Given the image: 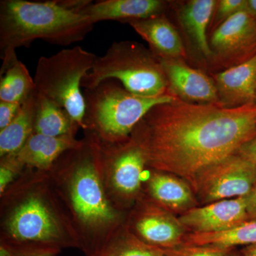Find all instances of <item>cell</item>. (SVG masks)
I'll use <instances>...</instances> for the list:
<instances>
[{
    "instance_id": "obj_21",
    "label": "cell",
    "mask_w": 256,
    "mask_h": 256,
    "mask_svg": "<svg viewBox=\"0 0 256 256\" xmlns=\"http://www.w3.org/2000/svg\"><path fill=\"white\" fill-rule=\"evenodd\" d=\"M37 96L35 90L22 104L12 122L0 130V158L18 152L33 134Z\"/></svg>"
},
{
    "instance_id": "obj_12",
    "label": "cell",
    "mask_w": 256,
    "mask_h": 256,
    "mask_svg": "<svg viewBox=\"0 0 256 256\" xmlns=\"http://www.w3.org/2000/svg\"><path fill=\"white\" fill-rule=\"evenodd\" d=\"M170 95L192 104H218L214 82L200 69L181 58H159Z\"/></svg>"
},
{
    "instance_id": "obj_1",
    "label": "cell",
    "mask_w": 256,
    "mask_h": 256,
    "mask_svg": "<svg viewBox=\"0 0 256 256\" xmlns=\"http://www.w3.org/2000/svg\"><path fill=\"white\" fill-rule=\"evenodd\" d=\"M256 132V104L228 108L175 98L153 107L131 137L144 152L148 168L190 185L207 166L236 154Z\"/></svg>"
},
{
    "instance_id": "obj_20",
    "label": "cell",
    "mask_w": 256,
    "mask_h": 256,
    "mask_svg": "<svg viewBox=\"0 0 256 256\" xmlns=\"http://www.w3.org/2000/svg\"><path fill=\"white\" fill-rule=\"evenodd\" d=\"M80 128L65 109L38 92L34 133L50 137L76 136Z\"/></svg>"
},
{
    "instance_id": "obj_7",
    "label": "cell",
    "mask_w": 256,
    "mask_h": 256,
    "mask_svg": "<svg viewBox=\"0 0 256 256\" xmlns=\"http://www.w3.org/2000/svg\"><path fill=\"white\" fill-rule=\"evenodd\" d=\"M97 58L95 54L76 46L40 57L35 70L37 92L65 109L82 130L85 99L80 90L82 80Z\"/></svg>"
},
{
    "instance_id": "obj_6",
    "label": "cell",
    "mask_w": 256,
    "mask_h": 256,
    "mask_svg": "<svg viewBox=\"0 0 256 256\" xmlns=\"http://www.w3.org/2000/svg\"><path fill=\"white\" fill-rule=\"evenodd\" d=\"M109 79L117 80L134 95H170L159 58L138 42L112 44L105 54L96 58L92 70L82 79V87L94 88Z\"/></svg>"
},
{
    "instance_id": "obj_26",
    "label": "cell",
    "mask_w": 256,
    "mask_h": 256,
    "mask_svg": "<svg viewBox=\"0 0 256 256\" xmlns=\"http://www.w3.org/2000/svg\"><path fill=\"white\" fill-rule=\"evenodd\" d=\"M248 1L246 0H220L217 1L210 24V31L213 32L216 28L225 22L238 12L246 9Z\"/></svg>"
},
{
    "instance_id": "obj_3",
    "label": "cell",
    "mask_w": 256,
    "mask_h": 256,
    "mask_svg": "<svg viewBox=\"0 0 256 256\" xmlns=\"http://www.w3.org/2000/svg\"><path fill=\"white\" fill-rule=\"evenodd\" d=\"M0 242L55 256L63 249L79 248L50 172L25 170L0 196Z\"/></svg>"
},
{
    "instance_id": "obj_23",
    "label": "cell",
    "mask_w": 256,
    "mask_h": 256,
    "mask_svg": "<svg viewBox=\"0 0 256 256\" xmlns=\"http://www.w3.org/2000/svg\"><path fill=\"white\" fill-rule=\"evenodd\" d=\"M184 244L213 246L229 249L238 246L254 245L256 244V220H246L224 232L186 234Z\"/></svg>"
},
{
    "instance_id": "obj_14",
    "label": "cell",
    "mask_w": 256,
    "mask_h": 256,
    "mask_svg": "<svg viewBox=\"0 0 256 256\" xmlns=\"http://www.w3.org/2000/svg\"><path fill=\"white\" fill-rule=\"evenodd\" d=\"M218 105L242 107L256 104V55L250 60L214 74Z\"/></svg>"
},
{
    "instance_id": "obj_11",
    "label": "cell",
    "mask_w": 256,
    "mask_h": 256,
    "mask_svg": "<svg viewBox=\"0 0 256 256\" xmlns=\"http://www.w3.org/2000/svg\"><path fill=\"white\" fill-rule=\"evenodd\" d=\"M126 226L142 242L160 248L183 245L186 236L178 218L144 196L130 210Z\"/></svg>"
},
{
    "instance_id": "obj_27",
    "label": "cell",
    "mask_w": 256,
    "mask_h": 256,
    "mask_svg": "<svg viewBox=\"0 0 256 256\" xmlns=\"http://www.w3.org/2000/svg\"><path fill=\"white\" fill-rule=\"evenodd\" d=\"M24 170L12 156L0 158V196L18 180Z\"/></svg>"
},
{
    "instance_id": "obj_8",
    "label": "cell",
    "mask_w": 256,
    "mask_h": 256,
    "mask_svg": "<svg viewBox=\"0 0 256 256\" xmlns=\"http://www.w3.org/2000/svg\"><path fill=\"white\" fill-rule=\"evenodd\" d=\"M101 170L106 193L114 206L129 213L143 196L144 152L132 137L120 142L100 139Z\"/></svg>"
},
{
    "instance_id": "obj_18",
    "label": "cell",
    "mask_w": 256,
    "mask_h": 256,
    "mask_svg": "<svg viewBox=\"0 0 256 256\" xmlns=\"http://www.w3.org/2000/svg\"><path fill=\"white\" fill-rule=\"evenodd\" d=\"M216 4V0H190L182 4L176 11L178 22L186 40L193 50L208 64L212 50L207 32Z\"/></svg>"
},
{
    "instance_id": "obj_10",
    "label": "cell",
    "mask_w": 256,
    "mask_h": 256,
    "mask_svg": "<svg viewBox=\"0 0 256 256\" xmlns=\"http://www.w3.org/2000/svg\"><path fill=\"white\" fill-rule=\"evenodd\" d=\"M210 65L227 69L256 55V20L246 9L238 12L212 32Z\"/></svg>"
},
{
    "instance_id": "obj_15",
    "label": "cell",
    "mask_w": 256,
    "mask_h": 256,
    "mask_svg": "<svg viewBox=\"0 0 256 256\" xmlns=\"http://www.w3.org/2000/svg\"><path fill=\"white\" fill-rule=\"evenodd\" d=\"M76 136L50 137L33 133L18 152L10 156L24 170L48 172L64 153L82 146L84 139H76Z\"/></svg>"
},
{
    "instance_id": "obj_16",
    "label": "cell",
    "mask_w": 256,
    "mask_h": 256,
    "mask_svg": "<svg viewBox=\"0 0 256 256\" xmlns=\"http://www.w3.org/2000/svg\"><path fill=\"white\" fill-rule=\"evenodd\" d=\"M170 2L162 0H102L88 1L76 12L92 23L102 21L128 22L164 14Z\"/></svg>"
},
{
    "instance_id": "obj_30",
    "label": "cell",
    "mask_w": 256,
    "mask_h": 256,
    "mask_svg": "<svg viewBox=\"0 0 256 256\" xmlns=\"http://www.w3.org/2000/svg\"><path fill=\"white\" fill-rule=\"evenodd\" d=\"M247 212L249 220H256V184L246 196Z\"/></svg>"
},
{
    "instance_id": "obj_24",
    "label": "cell",
    "mask_w": 256,
    "mask_h": 256,
    "mask_svg": "<svg viewBox=\"0 0 256 256\" xmlns=\"http://www.w3.org/2000/svg\"><path fill=\"white\" fill-rule=\"evenodd\" d=\"M92 256H166L162 249L149 245L128 230L126 224Z\"/></svg>"
},
{
    "instance_id": "obj_28",
    "label": "cell",
    "mask_w": 256,
    "mask_h": 256,
    "mask_svg": "<svg viewBox=\"0 0 256 256\" xmlns=\"http://www.w3.org/2000/svg\"><path fill=\"white\" fill-rule=\"evenodd\" d=\"M22 104L0 101V130L9 126L20 110Z\"/></svg>"
},
{
    "instance_id": "obj_5",
    "label": "cell",
    "mask_w": 256,
    "mask_h": 256,
    "mask_svg": "<svg viewBox=\"0 0 256 256\" xmlns=\"http://www.w3.org/2000/svg\"><path fill=\"white\" fill-rule=\"evenodd\" d=\"M84 131L102 142H120L132 131L154 106L171 102L174 96L144 97L128 92L117 80L109 79L92 89H85Z\"/></svg>"
},
{
    "instance_id": "obj_13",
    "label": "cell",
    "mask_w": 256,
    "mask_h": 256,
    "mask_svg": "<svg viewBox=\"0 0 256 256\" xmlns=\"http://www.w3.org/2000/svg\"><path fill=\"white\" fill-rule=\"evenodd\" d=\"M185 228L192 233L224 232L249 220L246 196L220 200L194 207L178 218Z\"/></svg>"
},
{
    "instance_id": "obj_22",
    "label": "cell",
    "mask_w": 256,
    "mask_h": 256,
    "mask_svg": "<svg viewBox=\"0 0 256 256\" xmlns=\"http://www.w3.org/2000/svg\"><path fill=\"white\" fill-rule=\"evenodd\" d=\"M35 90L34 80L16 55L2 62L0 70V101L22 104Z\"/></svg>"
},
{
    "instance_id": "obj_2",
    "label": "cell",
    "mask_w": 256,
    "mask_h": 256,
    "mask_svg": "<svg viewBox=\"0 0 256 256\" xmlns=\"http://www.w3.org/2000/svg\"><path fill=\"white\" fill-rule=\"evenodd\" d=\"M84 133L82 146L64 153L48 172L73 224L79 250L92 256L124 226L128 213L114 206L106 193L99 138Z\"/></svg>"
},
{
    "instance_id": "obj_9",
    "label": "cell",
    "mask_w": 256,
    "mask_h": 256,
    "mask_svg": "<svg viewBox=\"0 0 256 256\" xmlns=\"http://www.w3.org/2000/svg\"><path fill=\"white\" fill-rule=\"evenodd\" d=\"M256 184V166L234 154L207 166L190 186L202 204L246 196Z\"/></svg>"
},
{
    "instance_id": "obj_25",
    "label": "cell",
    "mask_w": 256,
    "mask_h": 256,
    "mask_svg": "<svg viewBox=\"0 0 256 256\" xmlns=\"http://www.w3.org/2000/svg\"><path fill=\"white\" fill-rule=\"evenodd\" d=\"M166 256H228L233 249L213 246L183 245L172 248H162Z\"/></svg>"
},
{
    "instance_id": "obj_32",
    "label": "cell",
    "mask_w": 256,
    "mask_h": 256,
    "mask_svg": "<svg viewBox=\"0 0 256 256\" xmlns=\"http://www.w3.org/2000/svg\"><path fill=\"white\" fill-rule=\"evenodd\" d=\"M228 256H242L240 254H236V252H234L233 250L230 252V254H229Z\"/></svg>"
},
{
    "instance_id": "obj_17",
    "label": "cell",
    "mask_w": 256,
    "mask_h": 256,
    "mask_svg": "<svg viewBox=\"0 0 256 256\" xmlns=\"http://www.w3.org/2000/svg\"><path fill=\"white\" fill-rule=\"evenodd\" d=\"M128 23L148 42L150 50L158 58L186 60V50L182 38L165 13Z\"/></svg>"
},
{
    "instance_id": "obj_19",
    "label": "cell",
    "mask_w": 256,
    "mask_h": 256,
    "mask_svg": "<svg viewBox=\"0 0 256 256\" xmlns=\"http://www.w3.org/2000/svg\"><path fill=\"white\" fill-rule=\"evenodd\" d=\"M151 170L144 184L143 196L172 213L194 208L195 198L190 185L174 175Z\"/></svg>"
},
{
    "instance_id": "obj_29",
    "label": "cell",
    "mask_w": 256,
    "mask_h": 256,
    "mask_svg": "<svg viewBox=\"0 0 256 256\" xmlns=\"http://www.w3.org/2000/svg\"><path fill=\"white\" fill-rule=\"evenodd\" d=\"M237 154L256 166V132L249 140L240 146Z\"/></svg>"
},
{
    "instance_id": "obj_31",
    "label": "cell",
    "mask_w": 256,
    "mask_h": 256,
    "mask_svg": "<svg viewBox=\"0 0 256 256\" xmlns=\"http://www.w3.org/2000/svg\"><path fill=\"white\" fill-rule=\"evenodd\" d=\"M242 256H256V244L248 246L240 252Z\"/></svg>"
},
{
    "instance_id": "obj_4",
    "label": "cell",
    "mask_w": 256,
    "mask_h": 256,
    "mask_svg": "<svg viewBox=\"0 0 256 256\" xmlns=\"http://www.w3.org/2000/svg\"><path fill=\"white\" fill-rule=\"evenodd\" d=\"M86 16L68 9L60 0L0 2V58L10 60L20 47L37 40L58 46L82 42L94 28Z\"/></svg>"
}]
</instances>
